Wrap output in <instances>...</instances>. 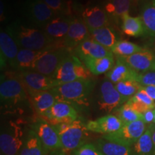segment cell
Masks as SVG:
<instances>
[{"label":"cell","mask_w":155,"mask_h":155,"mask_svg":"<svg viewBox=\"0 0 155 155\" xmlns=\"http://www.w3.org/2000/svg\"><path fill=\"white\" fill-rule=\"evenodd\" d=\"M28 92L19 75L8 72L2 74L0 82L1 108H12L26 101Z\"/></svg>","instance_id":"1"},{"label":"cell","mask_w":155,"mask_h":155,"mask_svg":"<svg viewBox=\"0 0 155 155\" xmlns=\"http://www.w3.org/2000/svg\"><path fill=\"white\" fill-rule=\"evenodd\" d=\"M95 86L91 78L79 79L72 82L58 85L51 89L57 101L72 104H85Z\"/></svg>","instance_id":"2"},{"label":"cell","mask_w":155,"mask_h":155,"mask_svg":"<svg viewBox=\"0 0 155 155\" xmlns=\"http://www.w3.org/2000/svg\"><path fill=\"white\" fill-rule=\"evenodd\" d=\"M61 142L62 150L65 154L73 152L86 144L88 137L86 124L78 119L71 123H63L55 126Z\"/></svg>","instance_id":"3"},{"label":"cell","mask_w":155,"mask_h":155,"mask_svg":"<svg viewBox=\"0 0 155 155\" xmlns=\"http://www.w3.org/2000/svg\"><path fill=\"white\" fill-rule=\"evenodd\" d=\"M9 27L19 49L42 51L52 45L50 39L41 30L28 28L18 22Z\"/></svg>","instance_id":"4"},{"label":"cell","mask_w":155,"mask_h":155,"mask_svg":"<svg viewBox=\"0 0 155 155\" xmlns=\"http://www.w3.org/2000/svg\"><path fill=\"white\" fill-rule=\"evenodd\" d=\"M52 77L58 86L79 79H90L92 73L78 57L71 53L64 59Z\"/></svg>","instance_id":"5"},{"label":"cell","mask_w":155,"mask_h":155,"mask_svg":"<svg viewBox=\"0 0 155 155\" xmlns=\"http://www.w3.org/2000/svg\"><path fill=\"white\" fill-rule=\"evenodd\" d=\"M71 53V50L66 48L52 45L47 50L41 52L34 64L32 71L52 77L64 59Z\"/></svg>","instance_id":"6"},{"label":"cell","mask_w":155,"mask_h":155,"mask_svg":"<svg viewBox=\"0 0 155 155\" xmlns=\"http://www.w3.org/2000/svg\"><path fill=\"white\" fill-rule=\"evenodd\" d=\"M26 134L20 124L9 121L2 127L0 149L2 155H19Z\"/></svg>","instance_id":"7"},{"label":"cell","mask_w":155,"mask_h":155,"mask_svg":"<svg viewBox=\"0 0 155 155\" xmlns=\"http://www.w3.org/2000/svg\"><path fill=\"white\" fill-rule=\"evenodd\" d=\"M147 129L146 124L142 120H137L124 124L119 131L102 137L107 140L131 147L143 135Z\"/></svg>","instance_id":"8"},{"label":"cell","mask_w":155,"mask_h":155,"mask_svg":"<svg viewBox=\"0 0 155 155\" xmlns=\"http://www.w3.org/2000/svg\"><path fill=\"white\" fill-rule=\"evenodd\" d=\"M19 47L8 27L0 32V66L1 71L6 68H14L15 61L19 52Z\"/></svg>","instance_id":"9"},{"label":"cell","mask_w":155,"mask_h":155,"mask_svg":"<svg viewBox=\"0 0 155 155\" xmlns=\"http://www.w3.org/2000/svg\"><path fill=\"white\" fill-rule=\"evenodd\" d=\"M32 129L38 136L48 154L62 150L61 140L55 126L45 119H40L32 124Z\"/></svg>","instance_id":"10"},{"label":"cell","mask_w":155,"mask_h":155,"mask_svg":"<svg viewBox=\"0 0 155 155\" xmlns=\"http://www.w3.org/2000/svg\"><path fill=\"white\" fill-rule=\"evenodd\" d=\"M125 103L113 83L108 79L103 81L99 88L98 100V105L101 111L111 113Z\"/></svg>","instance_id":"11"},{"label":"cell","mask_w":155,"mask_h":155,"mask_svg":"<svg viewBox=\"0 0 155 155\" xmlns=\"http://www.w3.org/2000/svg\"><path fill=\"white\" fill-rule=\"evenodd\" d=\"M73 18L71 16L57 15L42 28V31L50 39L52 45L63 47V41L68 32Z\"/></svg>","instance_id":"12"},{"label":"cell","mask_w":155,"mask_h":155,"mask_svg":"<svg viewBox=\"0 0 155 155\" xmlns=\"http://www.w3.org/2000/svg\"><path fill=\"white\" fill-rule=\"evenodd\" d=\"M43 119L50 124L71 123L78 119V114L74 106L66 102L57 101L42 116Z\"/></svg>","instance_id":"13"},{"label":"cell","mask_w":155,"mask_h":155,"mask_svg":"<svg viewBox=\"0 0 155 155\" xmlns=\"http://www.w3.org/2000/svg\"><path fill=\"white\" fill-rule=\"evenodd\" d=\"M25 12L31 22L42 28L57 16L42 0H27Z\"/></svg>","instance_id":"14"},{"label":"cell","mask_w":155,"mask_h":155,"mask_svg":"<svg viewBox=\"0 0 155 155\" xmlns=\"http://www.w3.org/2000/svg\"><path fill=\"white\" fill-rule=\"evenodd\" d=\"M19 75L28 91H50L57 86L53 77L47 76L34 71H21Z\"/></svg>","instance_id":"15"},{"label":"cell","mask_w":155,"mask_h":155,"mask_svg":"<svg viewBox=\"0 0 155 155\" xmlns=\"http://www.w3.org/2000/svg\"><path fill=\"white\" fill-rule=\"evenodd\" d=\"M90 38V31L83 19L73 17L63 45L69 50H74L81 42Z\"/></svg>","instance_id":"16"},{"label":"cell","mask_w":155,"mask_h":155,"mask_svg":"<svg viewBox=\"0 0 155 155\" xmlns=\"http://www.w3.org/2000/svg\"><path fill=\"white\" fill-rule=\"evenodd\" d=\"M73 51L82 62L89 58H101L113 55L111 50L104 47L91 38L78 45Z\"/></svg>","instance_id":"17"},{"label":"cell","mask_w":155,"mask_h":155,"mask_svg":"<svg viewBox=\"0 0 155 155\" xmlns=\"http://www.w3.org/2000/svg\"><path fill=\"white\" fill-rule=\"evenodd\" d=\"M124 124L116 115L108 114L96 120L86 123V129L88 131L101 134L103 136L110 134L119 131Z\"/></svg>","instance_id":"18"},{"label":"cell","mask_w":155,"mask_h":155,"mask_svg":"<svg viewBox=\"0 0 155 155\" xmlns=\"http://www.w3.org/2000/svg\"><path fill=\"white\" fill-rule=\"evenodd\" d=\"M139 73L155 71V54L149 50H144L129 57H119Z\"/></svg>","instance_id":"19"},{"label":"cell","mask_w":155,"mask_h":155,"mask_svg":"<svg viewBox=\"0 0 155 155\" xmlns=\"http://www.w3.org/2000/svg\"><path fill=\"white\" fill-rule=\"evenodd\" d=\"M138 75L139 73L129 66L121 58L117 57L115 65L106 73V76L108 81L116 84L124 81H137Z\"/></svg>","instance_id":"20"},{"label":"cell","mask_w":155,"mask_h":155,"mask_svg":"<svg viewBox=\"0 0 155 155\" xmlns=\"http://www.w3.org/2000/svg\"><path fill=\"white\" fill-rule=\"evenodd\" d=\"M82 19L89 30L108 27L109 25L108 14L99 7H87L83 12Z\"/></svg>","instance_id":"21"},{"label":"cell","mask_w":155,"mask_h":155,"mask_svg":"<svg viewBox=\"0 0 155 155\" xmlns=\"http://www.w3.org/2000/svg\"><path fill=\"white\" fill-rule=\"evenodd\" d=\"M28 92L37 114L42 116L57 102L55 95L50 90Z\"/></svg>","instance_id":"22"},{"label":"cell","mask_w":155,"mask_h":155,"mask_svg":"<svg viewBox=\"0 0 155 155\" xmlns=\"http://www.w3.org/2000/svg\"><path fill=\"white\" fill-rule=\"evenodd\" d=\"M48 154L37 134L32 129L28 131L25 136L19 155H47Z\"/></svg>","instance_id":"23"},{"label":"cell","mask_w":155,"mask_h":155,"mask_svg":"<svg viewBox=\"0 0 155 155\" xmlns=\"http://www.w3.org/2000/svg\"><path fill=\"white\" fill-rule=\"evenodd\" d=\"M94 144L104 155H133L131 147L103 137L95 141Z\"/></svg>","instance_id":"24"},{"label":"cell","mask_w":155,"mask_h":155,"mask_svg":"<svg viewBox=\"0 0 155 155\" xmlns=\"http://www.w3.org/2000/svg\"><path fill=\"white\" fill-rule=\"evenodd\" d=\"M83 63L94 75L107 73L115 65L113 55L101 58H89Z\"/></svg>","instance_id":"25"},{"label":"cell","mask_w":155,"mask_h":155,"mask_svg":"<svg viewBox=\"0 0 155 155\" xmlns=\"http://www.w3.org/2000/svg\"><path fill=\"white\" fill-rule=\"evenodd\" d=\"M121 29L125 35L130 37L144 35L145 30L141 17H131L127 14L121 17Z\"/></svg>","instance_id":"26"},{"label":"cell","mask_w":155,"mask_h":155,"mask_svg":"<svg viewBox=\"0 0 155 155\" xmlns=\"http://www.w3.org/2000/svg\"><path fill=\"white\" fill-rule=\"evenodd\" d=\"M42 51L19 49L15 61L14 68L19 71V72L25 71H32L37 58L39 57Z\"/></svg>","instance_id":"27"},{"label":"cell","mask_w":155,"mask_h":155,"mask_svg":"<svg viewBox=\"0 0 155 155\" xmlns=\"http://www.w3.org/2000/svg\"><path fill=\"white\" fill-rule=\"evenodd\" d=\"M89 31L91 38L109 50H111L114 45L119 41L115 32L109 27L89 30Z\"/></svg>","instance_id":"28"},{"label":"cell","mask_w":155,"mask_h":155,"mask_svg":"<svg viewBox=\"0 0 155 155\" xmlns=\"http://www.w3.org/2000/svg\"><path fill=\"white\" fill-rule=\"evenodd\" d=\"M140 17L144 24L145 34L155 38V0L143 6Z\"/></svg>","instance_id":"29"},{"label":"cell","mask_w":155,"mask_h":155,"mask_svg":"<svg viewBox=\"0 0 155 155\" xmlns=\"http://www.w3.org/2000/svg\"><path fill=\"white\" fill-rule=\"evenodd\" d=\"M131 150L133 155H153L154 154L152 134L148 127L143 135L134 144Z\"/></svg>","instance_id":"30"},{"label":"cell","mask_w":155,"mask_h":155,"mask_svg":"<svg viewBox=\"0 0 155 155\" xmlns=\"http://www.w3.org/2000/svg\"><path fill=\"white\" fill-rule=\"evenodd\" d=\"M145 50L138 45L128 40H119L111 48V52L117 57H129Z\"/></svg>","instance_id":"31"},{"label":"cell","mask_w":155,"mask_h":155,"mask_svg":"<svg viewBox=\"0 0 155 155\" xmlns=\"http://www.w3.org/2000/svg\"><path fill=\"white\" fill-rule=\"evenodd\" d=\"M132 0H108L105 7V11L108 15L116 18L121 17L129 13Z\"/></svg>","instance_id":"32"},{"label":"cell","mask_w":155,"mask_h":155,"mask_svg":"<svg viewBox=\"0 0 155 155\" xmlns=\"http://www.w3.org/2000/svg\"><path fill=\"white\" fill-rule=\"evenodd\" d=\"M114 85L125 102L134 96L142 87L140 83L134 80L121 81Z\"/></svg>","instance_id":"33"},{"label":"cell","mask_w":155,"mask_h":155,"mask_svg":"<svg viewBox=\"0 0 155 155\" xmlns=\"http://www.w3.org/2000/svg\"><path fill=\"white\" fill-rule=\"evenodd\" d=\"M116 116L119 118L124 124L136 121L137 120H141V117H142V114L134 110L127 103L117 108Z\"/></svg>","instance_id":"34"},{"label":"cell","mask_w":155,"mask_h":155,"mask_svg":"<svg viewBox=\"0 0 155 155\" xmlns=\"http://www.w3.org/2000/svg\"><path fill=\"white\" fill-rule=\"evenodd\" d=\"M56 15L71 16L72 14V4L71 2L65 0H42Z\"/></svg>","instance_id":"35"},{"label":"cell","mask_w":155,"mask_h":155,"mask_svg":"<svg viewBox=\"0 0 155 155\" xmlns=\"http://www.w3.org/2000/svg\"><path fill=\"white\" fill-rule=\"evenodd\" d=\"M73 155H104L94 144L86 143L73 152Z\"/></svg>","instance_id":"36"},{"label":"cell","mask_w":155,"mask_h":155,"mask_svg":"<svg viewBox=\"0 0 155 155\" xmlns=\"http://www.w3.org/2000/svg\"><path fill=\"white\" fill-rule=\"evenodd\" d=\"M137 81L142 86L155 87V71L139 73L137 78Z\"/></svg>","instance_id":"37"},{"label":"cell","mask_w":155,"mask_h":155,"mask_svg":"<svg viewBox=\"0 0 155 155\" xmlns=\"http://www.w3.org/2000/svg\"><path fill=\"white\" fill-rule=\"evenodd\" d=\"M131 98H133L134 99L137 101H139L143 103V104H146V105L150 106V107L153 108V109L155 108V101L150 96H149V94L145 91L142 87H141L140 90H139L133 97H131Z\"/></svg>","instance_id":"38"},{"label":"cell","mask_w":155,"mask_h":155,"mask_svg":"<svg viewBox=\"0 0 155 155\" xmlns=\"http://www.w3.org/2000/svg\"><path fill=\"white\" fill-rule=\"evenodd\" d=\"M141 120L144 122L146 124H151L152 122L154 123V109H150L148 111L144 112L142 114V117H141Z\"/></svg>","instance_id":"39"},{"label":"cell","mask_w":155,"mask_h":155,"mask_svg":"<svg viewBox=\"0 0 155 155\" xmlns=\"http://www.w3.org/2000/svg\"><path fill=\"white\" fill-rule=\"evenodd\" d=\"M148 128L150 129L151 131V134H152V139L153 141V144L154 147V154H155V124H151L148 126Z\"/></svg>","instance_id":"40"},{"label":"cell","mask_w":155,"mask_h":155,"mask_svg":"<svg viewBox=\"0 0 155 155\" xmlns=\"http://www.w3.org/2000/svg\"><path fill=\"white\" fill-rule=\"evenodd\" d=\"M0 15H1V21H2L4 18H5V5H4V2L1 0V5H0Z\"/></svg>","instance_id":"41"},{"label":"cell","mask_w":155,"mask_h":155,"mask_svg":"<svg viewBox=\"0 0 155 155\" xmlns=\"http://www.w3.org/2000/svg\"><path fill=\"white\" fill-rule=\"evenodd\" d=\"M65 154H65L63 150H61L58 151H55V152H50L47 155H65Z\"/></svg>","instance_id":"42"},{"label":"cell","mask_w":155,"mask_h":155,"mask_svg":"<svg viewBox=\"0 0 155 155\" xmlns=\"http://www.w3.org/2000/svg\"><path fill=\"white\" fill-rule=\"evenodd\" d=\"M133 2H138L141 1V0H132Z\"/></svg>","instance_id":"43"},{"label":"cell","mask_w":155,"mask_h":155,"mask_svg":"<svg viewBox=\"0 0 155 155\" xmlns=\"http://www.w3.org/2000/svg\"><path fill=\"white\" fill-rule=\"evenodd\" d=\"M154 123L155 124V108L154 109Z\"/></svg>","instance_id":"44"}]
</instances>
